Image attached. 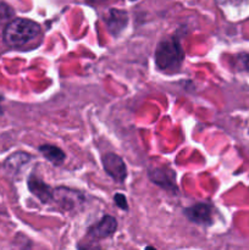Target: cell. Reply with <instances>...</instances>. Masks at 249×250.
I'll list each match as a JSON object with an SVG mask.
<instances>
[{
  "label": "cell",
  "mask_w": 249,
  "mask_h": 250,
  "mask_svg": "<svg viewBox=\"0 0 249 250\" xmlns=\"http://www.w3.org/2000/svg\"><path fill=\"white\" fill-rule=\"evenodd\" d=\"M155 65L160 71L176 72L182 66L185 51L176 38L163 39L155 49Z\"/></svg>",
  "instance_id": "cell-1"
},
{
  "label": "cell",
  "mask_w": 249,
  "mask_h": 250,
  "mask_svg": "<svg viewBox=\"0 0 249 250\" xmlns=\"http://www.w3.org/2000/svg\"><path fill=\"white\" fill-rule=\"evenodd\" d=\"M41 32V26L32 20L14 19L5 27L4 41L7 45L19 48L34 41Z\"/></svg>",
  "instance_id": "cell-2"
},
{
  "label": "cell",
  "mask_w": 249,
  "mask_h": 250,
  "mask_svg": "<svg viewBox=\"0 0 249 250\" xmlns=\"http://www.w3.org/2000/svg\"><path fill=\"white\" fill-rule=\"evenodd\" d=\"M148 176L153 183L161 187L163 189L170 193L177 192L176 186V173L167 166H159V167H150L148 171Z\"/></svg>",
  "instance_id": "cell-3"
},
{
  "label": "cell",
  "mask_w": 249,
  "mask_h": 250,
  "mask_svg": "<svg viewBox=\"0 0 249 250\" xmlns=\"http://www.w3.org/2000/svg\"><path fill=\"white\" fill-rule=\"evenodd\" d=\"M104 170L116 182H124L127 177V167L124 161L117 154L107 153L102 158Z\"/></svg>",
  "instance_id": "cell-4"
},
{
  "label": "cell",
  "mask_w": 249,
  "mask_h": 250,
  "mask_svg": "<svg viewBox=\"0 0 249 250\" xmlns=\"http://www.w3.org/2000/svg\"><path fill=\"white\" fill-rule=\"evenodd\" d=\"M185 215L190 222L202 226L212 225V207L207 203H198L185 209Z\"/></svg>",
  "instance_id": "cell-5"
},
{
  "label": "cell",
  "mask_w": 249,
  "mask_h": 250,
  "mask_svg": "<svg viewBox=\"0 0 249 250\" xmlns=\"http://www.w3.org/2000/svg\"><path fill=\"white\" fill-rule=\"evenodd\" d=\"M116 219L106 215V216L103 217L99 222L93 225V226L88 229V236L92 239H94V241H98V239H104L107 238V237H111L112 234L116 232Z\"/></svg>",
  "instance_id": "cell-6"
},
{
  "label": "cell",
  "mask_w": 249,
  "mask_h": 250,
  "mask_svg": "<svg viewBox=\"0 0 249 250\" xmlns=\"http://www.w3.org/2000/svg\"><path fill=\"white\" fill-rule=\"evenodd\" d=\"M28 189L34 197L38 198L43 204H48L49 202L53 200L54 190L44 182L42 178H39L36 173H32L28 177Z\"/></svg>",
  "instance_id": "cell-7"
},
{
  "label": "cell",
  "mask_w": 249,
  "mask_h": 250,
  "mask_svg": "<svg viewBox=\"0 0 249 250\" xmlns=\"http://www.w3.org/2000/svg\"><path fill=\"white\" fill-rule=\"evenodd\" d=\"M53 199L58 202V204L62 208L63 210H72L75 209L76 205H78L82 200V195L80 193L71 190L68 188L60 187L54 190Z\"/></svg>",
  "instance_id": "cell-8"
},
{
  "label": "cell",
  "mask_w": 249,
  "mask_h": 250,
  "mask_svg": "<svg viewBox=\"0 0 249 250\" xmlns=\"http://www.w3.org/2000/svg\"><path fill=\"white\" fill-rule=\"evenodd\" d=\"M105 22H106L107 29L110 31V33L112 36H119L124 31V27L127 26L128 16H127V12L122 11V10L111 9L106 19H105Z\"/></svg>",
  "instance_id": "cell-9"
},
{
  "label": "cell",
  "mask_w": 249,
  "mask_h": 250,
  "mask_svg": "<svg viewBox=\"0 0 249 250\" xmlns=\"http://www.w3.org/2000/svg\"><path fill=\"white\" fill-rule=\"evenodd\" d=\"M31 159L32 156L29 154L23 153V151H17V153H14L5 160L4 167L9 173L16 175Z\"/></svg>",
  "instance_id": "cell-10"
},
{
  "label": "cell",
  "mask_w": 249,
  "mask_h": 250,
  "mask_svg": "<svg viewBox=\"0 0 249 250\" xmlns=\"http://www.w3.org/2000/svg\"><path fill=\"white\" fill-rule=\"evenodd\" d=\"M39 151L43 154L46 160L53 163L54 165H61L65 161V153L59 146H53V144H43L39 146Z\"/></svg>",
  "instance_id": "cell-11"
},
{
  "label": "cell",
  "mask_w": 249,
  "mask_h": 250,
  "mask_svg": "<svg viewBox=\"0 0 249 250\" xmlns=\"http://www.w3.org/2000/svg\"><path fill=\"white\" fill-rule=\"evenodd\" d=\"M232 66L237 71L249 70V53H242L232 58Z\"/></svg>",
  "instance_id": "cell-12"
},
{
  "label": "cell",
  "mask_w": 249,
  "mask_h": 250,
  "mask_svg": "<svg viewBox=\"0 0 249 250\" xmlns=\"http://www.w3.org/2000/svg\"><path fill=\"white\" fill-rule=\"evenodd\" d=\"M14 10L10 5H7L6 2L1 1L0 0V24L2 23H9L10 21H12V17H14Z\"/></svg>",
  "instance_id": "cell-13"
},
{
  "label": "cell",
  "mask_w": 249,
  "mask_h": 250,
  "mask_svg": "<svg viewBox=\"0 0 249 250\" xmlns=\"http://www.w3.org/2000/svg\"><path fill=\"white\" fill-rule=\"evenodd\" d=\"M11 250H33V249H32V243L28 239V237L20 233L17 234L16 238H15Z\"/></svg>",
  "instance_id": "cell-14"
},
{
  "label": "cell",
  "mask_w": 249,
  "mask_h": 250,
  "mask_svg": "<svg viewBox=\"0 0 249 250\" xmlns=\"http://www.w3.org/2000/svg\"><path fill=\"white\" fill-rule=\"evenodd\" d=\"M114 202H115V204L120 208V209L128 210V204H127L126 197H124V194H121V193H116V194H115Z\"/></svg>",
  "instance_id": "cell-15"
},
{
  "label": "cell",
  "mask_w": 249,
  "mask_h": 250,
  "mask_svg": "<svg viewBox=\"0 0 249 250\" xmlns=\"http://www.w3.org/2000/svg\"><path fill=\"white\" fill-rule=\"evenodd\" d=\"M78 249L80 250H100L99 246L89 243V242H87V243H80L78 244Z\"/></svg>",
  "instance_id": "cell-16"
},
{
  "label": "cell",
  "mask_w": 249,
  "mask_h": 250,
  "mask_svg": "<svg viewBox=\"0 0 249 250\" xmlns=\"http://www.w3.org/2000/svg\"><path fill=\"white\" fill-rule=\"evenodd\" d=\"M229 1L234 5H242V4H247V2H249V0H229Z\"/></svg>",
  "instance_id": "cell-17"
},
{
  "label": "cell",
  "mask_w": 249,
  "mask_h": 250,
  "mask_svg": "<svg viewBox=\"0 0 249 250\" xmlns=\"http://www.w3.org/2000/svg\"><path fill=\"white\" fill-rule=\"evenodd\" d=\"M145 250H156V249L154 248V247H146Z\"/></svg>",
  "instance_id": "cell-18"
},
{
  "label": "cell",
  "mask_w": 249,
  "mask_h": 250,
  "mask_svg": "<svg viewBox=\"0 0 249 250\" xmlns=\"http://www.w3.org/2000/svg\"><path fill=\"white\" fill-rule=\"evenodd\" d=\"M1 99H2V97L0 95V102H1ZM0 114H1V106H0Z\"/></svg>",
  "instance_id": "cell-19"
}]
</instances>
